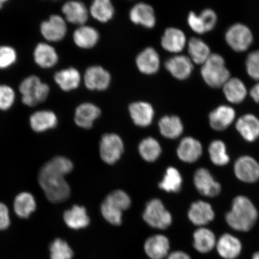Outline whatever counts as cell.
Listing matches in <instances>:
<instances>
[{
    "label": "cell",
    "mask_w": 259,
    "mask_h": 259,
    "mask_svg": "<svg viewBox=\"0 0 259 259\" xmlns=\"http://www.w3.org/2000/svg\"><path fill=\"white\" fill-rule=\"evenodd\" d=\"M258 218L256 207L247 196H236L232 203L231 209L227 212L225 219L230 228L239 232H248L253 228Z\"/></svg>",
    "instance_id": "6da1fadb"
},
{
    "label": "cell",
    "mask_w": 259,
    "mask_h": 259,
    "mask_svg": "<svg viewBox=\"0 0 259 259\" xmlns=\"http://www.w3.org/2000/svg\"><path fill=\"white\" fill-rule=\"evenodd\" d=\"M38 183L51 202L66 201L70 196V188L63 175L53 169L48 163L41 167L38 174Z\"/></svg>",
    "instance_id": "7a4b0ae2"
},
{
    "label": "cell",
    "mask_w": 259,
    "mask_h": 259,
    "mask_svg": "<svg viewBox=\"0 0 259 259\" xmlns=\"http://www.w3.org/2000/svg\"><path fill=\"white\" fill-rule=\"evenodd\" d=\"M201 74L205 82L212 88H220L231 78V73L226 66L221 55L213 53L202 64Z\"/></svg>",
    "instance_id": "3957f363"
},
{
    "label": "cell",
    "mask_w": 259,
    "mask_h": 259,
    "mask_svg": "<svg viewBox=\"0 0 259 259\" xmlns=\"http://www.w3.org/2000/svg\"><path fill=\"white\" fill-rule=\"evenodd\" d=\"M22 102L28 107H34L46 101L50 93V87L42 82L40 77L29 76L22 81L19 86Z\"/></svg>",
    "instance_id": "277c9868"
},
{
    "label": "cell",
    "mask_w": 259,
    "mask_h": 259,
    "mask_svg": "<svg viewBox=\"0 0 259 259\" xmlns=\"http://www.w3.org/2000/svg\"><path fill=\"white\" fill-rule=\"evenodd\" d=\"M143 218L149 226L158 229H167L172 222L170 213L158 199H152L147 203Z\"/></svg>",
    "instance_id": "5b68a950"
},
{
    "label": "cell",
    "mask_w": 259,
    "mask_h": 259,
    "mask_svg": "<svg viewBox=\"0 0 259 259\" xmlns=\"http://www.w3.org/2000/svg\"><path fill=\"white\" fill-rule=\"evenodd\" d=\"M227 43L236 52H244L250 47L253 35L247 26L241 23L232 25L225 34Z\"/></svg>",
    "instance_id": "8992f818"
},
{
    "label": "cell",
    "mask_w": 259,
    "mask_h": 259,
    "mask_svg": "<svg viewBox=\"0 0 259 259\" xmlns=\"http://www.w3.org/2000/svg\"><path fill=\"white\" fill-rule=\"evenodd\" d=\"M99 150L100 157L105 163L115 164L124 152V144L118 135L105 134L100 141Z\"/></svg>",
    "instance_id": "52a82bcc"
},
{
    "label": "cell",
    "mask_w": 259,
    "mask_h": 259,
    "mask_svg": "<svg viewBox=\"0 0 259 259\" xmlns=\"http://www.w3.org/2000/svg\"><path fill=\"white\" fill-rule=\"evenodd\" d=\"M194 186L202 195L208 197H214L222 192V186L210 174L204 167H200L194 174Z\"/></svg>",
    "instance_id": "ba28073f"
},
{
    "label": "cell",
    "mask_w": 259,
    "mask_h": 259,
    "mask_svg": "<svg viewBox=\"0 0 259 259\" xmlns=\"http://www.w3.org/2000/svg\"><path fill=\"white\" fill-rule=\"evenodd\" d=\"M40 31L42 36L48 41L62 40L67 31L66 20L60 15H51L48 20L41 22Z\"/></svg>",
    "instance_id": "9c48e42d"
},
{
    "label": "cell",
    "mask_w": 259,
    "mask_h": 259,
    "mask_svg": "<svg viewBox=\"0 0 259 259\" xmlns=\"http://www.w3.org/2000/svg\"><path fill=\"white\" fill-rule=\"evenodd\" d=\"M234 170L236 177L242 182L254 183L259 180V163L249 155L239 157L235 161Z\"/></svg>",
    "instance_id": "30bf717a"
},
{
    "label": "cell",
    "mask_w": 259,
    "mask_h": 259,
    "mask_svg": "<svg viewBox=\"0 0 259 259\" xmlns=\"http://www.w3.org/2000/svg\"><path fill=\"white\" fill-rule=\"evenodd\" d=\"M170 245L169 239L166 236L154 235L145 242L144 251L150 259H164L169 254Z\"/></svg>",
    "instance_id": "8fae6325"
},
{
    "label": "cell",
    "mask_w": 259,
    "mask_h": 259,
    "mask_svg": "<svg viewBox=\"0 0 259 259\" xmlns=\"http://www.w3.org/2000/svg\"><path fill=\"white\" fill-rule=\"evenodd\" d=\"M215 212L210 203L198 200L193 202L188 212V217L193 225L203 227L215 219Z\"/></svg>",
    "instance_id": "7c38bea8"
},
{
    "label": "cell",
    "mask_w": 259,
    "mask_h": 259,
    "mask_svg": "<svg viewBox=\"0 0 259 259\" xmlns=\"http://www.w3.org/2000/svg\"><path fill=\"white\" fill-rule=\"evenodd\" d=\"M111 80V74L100 66L90 67L84 74V83L90 90H105L108 88Z\"/></svg>",
    "instance_id": "4fadbf2b"
},
{
    "label": "cell",
    "mask_w": 259,
    "mask_h": 259,
    "mask_svg": "<svg viewBox=\"0 0 259 259\" xmlns=\"http://www.w3.org/2000/svg\"><path fill=\"white\" fill-rule=\"evenodd\" d=\"M217 251L220 257L224 259H236L242 250L241 241L231 234L222 235L217 241Z\"/></svg>",
    "instance_id": "5bb4252c"
},
{
    "label": "cell",
    "mask_w": 259,
    "mask_h": 259,
    "mask_svg": "<svg viewBox=\"0 0 259 259\" xmlns=\"http://www.w3.org/2000/svg\"><path fill=\"white\" fill-rule=\"evenodd\" d=\"M202 153V144L192 137L183 138L177 148L178 157L185 163H194L199 159Z\"/></svg>",
    "instance_id": "9a60e30c"
},
{
    "label": "cell",
    "mask_w": 259,
    "mask_h": 259,
    "mask_svg": "<svg viewBox=\"0 0 259 259\" xmlns=\"http://www.w3.org/2000/svg\"><path fill=\"white\" fill-rule=\"evenodd\" d=\"M235 109L228 105H220L209 115L210 127L216 131H225L234 121Z\"/></svg>",
    "instance_id": "2e32d148"
},
{
    "label": "cell",
    "mask_w": 259,
    "mask_h": 259,
    "mask_svg": "<svg viewBox=\"0 0 259 259\" xmlns=\"http://www.w3.org/2000/svg\"><path fill=\"white\" fill-rule=\"evenodd\" d=\"M33 58L35 64L45 69L56 66L59 60L56 49L51 45L44 42L38 43L35 47Z\"/></svg>",
    "instance_id": "e0dca14e"
},
{
    "label": "cell",
    "mask_w": 259,
    "mask_h": 259,
    "mask_svg": "<svg viewBox=\"0 0 259 259\" xmlns=\"http://www.w3.org/2000/svg\"><path fill=\"white\" fill-rule=\"evenodd\" d=\"M236 128L245 141L253 142L259 138V119L251 113L242 115L236 121Z\"/></svg>",
    "instance_id": "ac0fdd59"
},
{
    "label": "cell",
    "mask_w": 259,
    "mask_h": 259,
    "mask_svg": "<svg viewBox=\"0 0 259 259\" xmlns=\"http://www.w3.org/2000/svg\"><path fill=\"white\" fill-rule=\"evenodd\" d=\"M165 67L171 75L180 80L187 79L193 69V61L185 56L171 57L165 63Z\"/></svg>",
    "instance_id": "d6986e66"
},
{
    "label": "cell",
    "mask_w": 259,
    "mask_h": 259,
    "mask_svg": "<svg viewBox=\"0 0 259 259\" xmlns=\"http://www.w3.org/2000/svg\"><path fill=\"white\" fill-rule=\"evenodd\" d=\"M101 113L100 109L95 105L84 103L77 107L74 113V122L79 127L90 129Z\"/></svg>",
    "instance_id": "ffe728a7"
},
{
    "label": "cell",
    "mask_w": 259,
    "mask_h": 259,
    "mask_svg": "<svg viewBox=\"0 0 259 259\" xmlns=\"http://www.w3.org/2000/svg\"><path fill=\"white\" fill-rule=\"evenodd\" d=\"M129 112L135 124L142 127L150 125L154 116L153 106L147 102L132 103L129 106Z\"/></svg>",
    "instance_id": "44dd1931"
},
{
    "label": "cell",
    "mask_w": 259,
    "mask_h": 259,
    "mask_svg": "<svg viewBox=\"0 0 259 259\" xmlns=\"http://www.w3.org/2000/svg\"><path fill=\"white\" fill-rule=\"evenodd\" d=\"M217 241L214 233L205 227H200L194 232L193 247L200 253L206 254L212 251L216 247Z\"/></svg>",
    "instance_id": "7402d4cb"
},
{
    "label": "cell",
    "mask_w": 259,
    "mask_h": 259,
    "mask_svg": "<svg viewBox=\"0 0 259 259\" xmlns=\"http://www.w3.org/2000/svg\"><path fill=\"white\" fill-rule=\"evenodd\" d=\"M30 124L34 132H44L57 127V116L53 111L41 110L32 113L30 118Z\"/></svg>",
    "instance_id": "603a6c76"
},
{
    "label": "cell",
    "mask_w": 259,
    "mask_h": 259,
    "mask_svg": "<svg viewBox=\"0 0 259 259\" xmlns=\"http://www.w3.org/2000/svg\"><path fill=\"white\" fill-rule=\"evenodd\" d=\"M62 12L65 19L74 24L83 25L88 20L89 12L83 3L67 2L63 6Z\"/></svg>",
    "instance_id": "cb8c5ba5"
},
{
    "label": "cell",
    "mask_w": 259,
    "mask_h": 259,
    "mask_svg": "<svg viewBox=\"0 0 259 259\" xmlns=\"http://www.w3.org/2000/svg\"><path fill=\"white\" fill-rule=\"evenodd\" d=\"M136 63L141 72L153 74L157 73L159 69L160 57L154 48H147L138 55Z\"/></svg>",
    "instance_id": "d4e9b609"
},
{
    "label": "cell",
    "mask_w": 259,
    "mask_h": 259,
    "mask_svg": "<svg viewBox=\"0 0 259 259\" xmlns=\"http://www.w3.org/2000/svg\"><path fill=\"white\" fill-rule=\"evenodd\" d=\"M161 44L164 50L170 53H180L186 46V35L179 28H167L161 38Z\"/></svg>",
    "instance_id": "484cf974"
},
{
    "label": "cell",
    "mask_w": 259,
    "mask_h": 259,
    "mask_svg": "<svg viewBox=\"0 0 259 259\" xmlns=\"http://www.w3.org/2000/svg\"><path fill=\"white\" fill-rule=\"evenodd\" d=\"M54 79L61 90L69 92L78 88L81 76L75 68L70 67L58 71L54 74Z\"/></svg>",
    "instance_id": "4316f807"
},
{
    "label": "cell",
    "mask_w": 259,
    "mask_h": 259,
    "mask_svg": "<svg viewBox=\"0 0 259 259\" xmlns=\"http://www.w3.org/2000/svg\"><path fill=\"white\" fill-rule=\"evenodd\" d=\"M130 18L134 23L150 28L154 27L156 22L154 9L144 3L135 5L130 12Z\"/></svg>",
    "instance_id": "83f0119b"
},
{
    "label": "cell",
    "mask_w": 259,
    "mask_h": 259,
    "mask_svg": "<svg viewBox=\"0 0 259 259\" xmlns=\"http://www.w3.org/2000/svg\"><path fill=\"white\" fill-rule=\"evenodd\" d=\"M63 219L70 229L79 230L87 228L90 225V218L83 206L74 205L64 213Z\"/></svg>",
    "instance_id": "f1b7e54d"
},
{
    "label": "cell",
    "mask_w": 259,
    "mask_h": 259,
    "mask_svg": "<svg viewBox=\"0 0 259 259\" xmlns=\"http://www.w3.org/2000/svg\"><path fill=\"white\" fill-rule=\"evenodd\" d=\"M223 89L226 99L234 104L244 101L247 95V87L238 77L230 78L223 86Z\"/></svg>",
    "instance_id": "f546056e"
},
{
    "label": "cell",
    "mask_w": 259,
    "mask_h": 259,
    "mask_svg": "<svg viewBox=\"0 0 259 259\" xmlns=\"http://www.w3.org/2000/svg\"><path fill=\"white\" fill-rule=\"evenodd\" d=\"M73 38L77 47L90 49L95 47L98 42L99 34L95 28L83 25L74 31Z\"/></svg>",
    "instance_id": "4dcf8cb0"
},
{
    "label": "cell",
    "mask_w": 259,
    "mask_h": 259,
    "mask_svg": "<svg viewBox=\"0 0 259 259\" xmlns=\"http://www.w3.org/2000/svg\"><path fill=\"white\" fill-rule=\"evenodd\" d=\"M158 125L161 135L168 139H177L184 131L183 122L177 116H165Z\"/></svg>",
    "instance_id": "1f68e13d"
},
{
    "label": "cell",
    "mask_w": 259,
    "mask_h": 259,
    "mask_svg": "<svg viewBox=\"0 0 259 259\" xmlns=\"http://www.w3.org/2000/svg\"><path fill=\"white\" fill-rule=\"evenodd\" d=\"M14 210L19 218L27 219L36 208L34 197L28 192H22L15 197Z\"/></svg>",
    "instance_id": "d6a6232c"
},
{
    "label": "cell",
    "mask_w": 259,
    "mask_h": 259,
    "mask_svg": "<svg viewBox=\"0 0 259 259\" xmlns=\"http://www.w3.org/2000/svg\"><path fill=\"white\" fill-rule=\"evenodd\" d=\"M188 50L190 59L194 63L198 64L205 63L211 54L208 45L199 38H190L188 44Z\"/></svg>",
    "instance_id": "836d02e7"
},
{
    "label": "cell",
    "mask_w": 259,
    "mask_h": 259,
    "mask_svg": "<svg viewBox=\"0 0 259 259\" xmlns=\"http://www.w3.org/2000/svg\"><path fill=\"white\" fill-rule=\"evenodd\" d=\"M183 178L180 171L174 167H168L163 180L159 183L160 189L167 192H179L182 187Z\"/></svg>",
    "instance_id": "e575fe53"
},
{
    "label": "cell",
    "mask_w": 259,
    "mask_h": 259,
    "mask_svg": "<svg viewBox=\"0 0 259 259\" xmlns=\"http://www.w3.org/2000/svg\"><path fill=\"white\" fill-rule=\"evenodd\" d=\"M90 13L96 20L106 22L113 17L114 8L109 0H96L91 5Z\"/></svg>",
    "instance_id": "d590c367"
},
{
    "label": "cell",
    "mask_w": 259,
    "mask_h": 259,
    "mask_svg": "<svg viewBox=\"0 0 259 259\" xmlns=\"http://www.w3.org/2000/svg\"><path fill=\"white\" fill-rule=\"evenodd\" d=\"M208 153L210 161L218 166H224L229 163L230 157L226 145L221 140H214L209 145Z\"/></svg>",
    "instance_id": "8d00e7d4"
},
{
    "label": "cell",
    "mask_w": 259,
    "mask_h": 259,
    "mask_svg": "<svg viewBox=\"0 0 259 259\" xmlns=\"http://www.w3.org/2000/svg\"><path fill=\"white\" fill-rule=\"evenodd\" d=\"M139 151L144 160L153 162L159 157L161 148L156 139L149 137L141 141L139 145Z\"/></svg>",
    "instance_id": "74e56055"
},
{
    "label": "cell",
    "mask_w": 259,
    "mask_h": 259,
    "mask_svg": "<svg viewBox=\"0 0 259 259\" xmlns=\"http://www.w3.org/2000/svg\"><path fill=\"white\" fill-rule=\"evenodd\" d=\"M51 259H72L73 250L66 241L57 238L51 243L50 247Z\"/></svg>",
    "instance_id": "f35d334b"
},
{
    "label": "cell",
    "mask_w": 259,
    "mask_h": 259,
    "mask_svg": "<svg viewBox=\"0 0 259 259\" xmlns=\"http://www.w3.org/2000/svg\"><path fill=\"white\" fill-rule=\"evenodd\" d=\"M112 205L124 211L131 205V199L124 191L117 190L110 193L104 200Z\"/></svg>",
    "instance_id": "ab89813d"
},
{
    "label": "cell",
    "mask_w": 259,
    "mask_h": 259,
    "mask_svg": "<svg viewBox=\"0 0 259 259\" xmlns=\"http://www.w3.org/2000/svg\"><path fill=\"white\" fill-rule=\"evenodd\" d=\"M101 212L103 218L111 225L119 226L121 224L122 210L111 205L105 200L101 205Z\"/></svg>",
    "instance_id": "60d3db41"
},
{
    "label": "cell",
    "mask_w": 259,
    "mask_h": 259,
    "mask_svg": "<svg viewBox=\"0 0 259 259\" xmlns=\"http://www.w3.org/2000/svg\"><path fill=\"white\" fill-rule=\"evenodd\" d=\"M18 60V54L14 48L8 45L0 46V69L5 70L14 66Z\"/></svg>",
    "instance_id": "b9f144b4"
},
{
    "label": "cell",
    "mask_w": 259,
    "mask_h": 259,
    "mask_svg": "<svg viewBox=\"0 0 259 259\" xmlns=\"http://www.w3.org/2000/svg\"><path fill=\"white\" fill-rule=\"evenodd\" d=\"M16 94L11 86L0 84V111H6L14 106Z\"/></svg>",
    "instance_id": "7bdbcfd3"
},
{
    "label": "cell",
    "mask_w": 259,
    "mask_h": 259,
    "mask_svg": "<svg viewBox=\"0 0 259 259\" xmlns=\"http://www.w3.org/2000/svg\"><path fill=\"white\" fill-rule=\"evenodd\" d=\"M245 66L248 75L253 79L259 80V50L248 54Z\"/></svg>",
    "instance_id": "ee69618b"
},
{
    "label": "cell",
    "mask_w": 259,
    "mask_h": 259,
    "mask_svg": "<svg viewBox=\"0 0 259 259\" xmlns=\"http://www.w3.org/2000/svg\"><path fill=\"white\" fill-rule=\"evenodd\" d=\"M48 163L55 170L63 175L64 176L70 173L73 169L72 162L69 158L63 156L54 157Z\"/></svg>",
    "instance_id": "f6af8a7d"
},
{
    "label": "cell",
    "mask_w": 259,
    "mask_h": 259,
    "mask_svg": "<svg viewBox=\"0 0 259 259\" xmlns=\"http://www.w3.org/2000/svg\"><path fill=\"white\" fill-rule=\"evenodd\" d=\"M200 19L205 28L206 32L212 30L218 21V16L212 9H206L200 13L199 15Z\"/></svg>",
    "instance_id": "bcb514c9"
},
{
    "label": "cell",
    "mask_w": 259,
    "mask_h": 259,
    "mask_svg": "<svg viewBox=\"0 0 259 259\" xmlns=\"http://www.w3.org/2000/svg\"><path fill=\"white\" fill-rule=\"evenodd\" d=\"M187 21L190 28L194 32L198 34H203L206 32L201 19L199 15H197L195 13L191 12L188 16Z\"/></svg>",
    "instance_id": "7dc6e473"
},
{
    "label": "cell",
    "mask_w": 259,
    "mask_h": 259,
    "mask_svg": "<svg viewBox=\"0 0 259 259\" xmlns=\"http://www.w3.org/2000/svg\"><path fill=\"white\" fill-rule=\"evenodd\" d=\"M11 224L9 212L7 206L0 202V231L7 229Z\"/></svg>",
    "instance_id": "c3c4849f"
},
{
    "label": "cell",
    "mask_w": 259,
    "mask_h": 259,
    "mask_svg": "<svg viewBox=\"0 0 259 259\" xmlns=\"http://www.w3.org/2000/svg\"><path fill=\"white\" fill-rule=\"evenodd\" d=\"M166 259H192V257L187 252L178 250L170 252Z\"/></svg>",
    "instance_id": "681fc988"
},
{
    "label": "cell",
    "mask_w": 259,
    "mask_h": 259,
    "mask_svg": "<svg viewBox=\"0 0 259 259\" xmlns=\"http://www.w3.org/2000/svg\"><path fill=\"white\" fill-rule=\"evenodd\" d=\"M250 95L255 102L259 103V82L252 87Z\"/></svg>",
    "instance_id": "f907efd6"
},
{
    "label": "cell",
    "mask_w": 259,
    "mask_h": 259,
    "mask_svg": "<svg viewBox=\"0 0 259 259\" xmlns=\"http://www.w3.org/2000/svg\"><path fill=\"white\" fill-rule=\"evenodd\" d=\"M252 259H259V251L255 252L252 254Z\"/></svg>",
    "instance_id": "816d5d0a"
},
{
    "label": "cell",
    "mask_w": 259,
    "mask_h": 259,
    "mask_svg": "<svg viewBox=\"0 0 259 259\" xmlns=\"http://www.w3.org/2000/svg\"><path fill=\"white\" fill-rule=\"evenodd\" d=\"M6 2H7V1H6V0H0V10L4 7Z\"/></svg>",
    "instance_id": "f5cc1de1"
}]
</instances>
